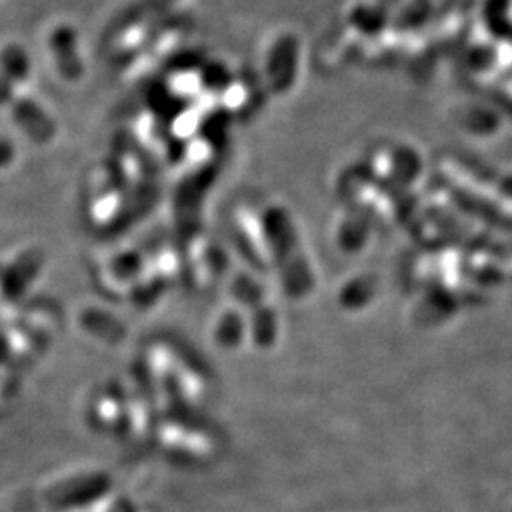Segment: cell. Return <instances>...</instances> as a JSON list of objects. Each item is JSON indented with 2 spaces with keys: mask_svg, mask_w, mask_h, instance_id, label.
<instances>
[{
  "mask_svg": "<svg viewBox=\"0 0 512 512\" xmlns=\"http://www.w3.org/2000/svg\"><path fill=\"white\" fill-rule=\"evenodd\" d=\"M50 44H52V52H54L55 61H57L61 73L69 78H76L82 71V65L76 55V40H74L73 31L67 27L55 29Z\"/></svg>",
  "mask_w": 512,
  "mask_h": 512,
  "instance_id": "1",
  "label": "cell"
}]
</instances>
